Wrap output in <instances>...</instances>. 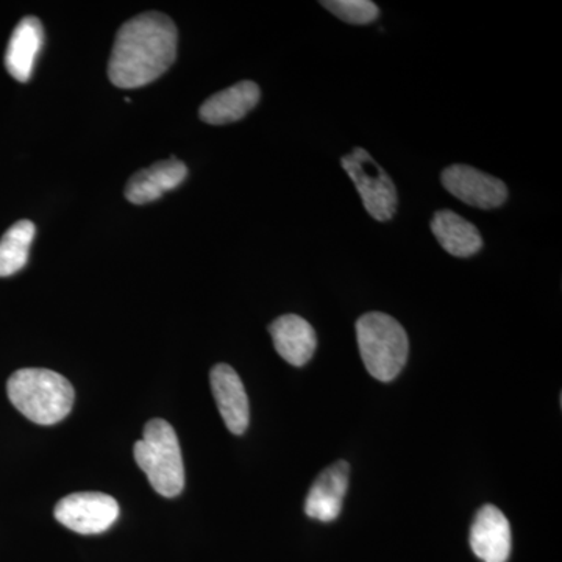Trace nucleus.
Instances as JSON below:
<instances>
[{
  "label": "nucleus",
  "mask_w": 562,
  "mask_h": 562,
  "mask_svg": "<svg viewBox=\"0 0 562 562\" xmlns=\"http://www.w3.org/2000/svg\"><path fill=\"white\" fill-rule=\"evenodd\" d=\"M43 24L38 18L27 16L14 27L5 52V68L14 80H31L33 66L43 47Z\"/></svg>",
  "instance_id": "obj_14"
},
{
  "label": "nucleus",
  "mask_w": 562,
  "mask_h": 562,
  "mask_svg": "<svg viewBox=\"0 0 562 562\" xmlns=\"http://www.w3.org/2000/svg\"><path fill=\"white\" fill-rule=\"evenodd\" d=\"M188 177V168L176 157L155 162L147 169H140L125 187V198L135 205H146L158 201L162 194L176 190Z\"/></svg>",
  "instance_id": "obj_11"
},
{
  "label": "nucleus",
  "mask_w": 562,
  "mask_h": 562,
  "mask_svg": "<svg viewBox=\"0 0 562 562\" xmlns=\"http://www.w3.org/2000/svg\"><path fill=\"white\" fill-rule=\"evenodd\" d=\"M214 401L228 431L244 435L250 422V406L247 392L235 369L228 364L214 366L210 373Z\"/></svg>",
  "instance_id": "obj_9"
},
{
  "label": "nucleus",
  "mask_w": 562,
  "mask_h": 562,
  "mask_svg": "<svg viewBox=\"0 0 562 562\" xmlns=\"http://www.w3.org/2000/svg\"><path fill=\"white\" fill-rule=\"evenodd\" d=\"M269 333L277 353L295 368L310 362L317 349L316 331L308 321L297 314H286L273 321Z\"/></svg>",
  "instance_id": "obj_12"
},
{
  "label": "nucleus",
  "mask_w": 562,
  "mask_h": 562,
  "mask_svg": "<svg viewBox=\"0 0 562 562\" xmlns=\"http://www.w3.org/2000/svg\"><path fill=\"white\" fill-rule=\"evenodd\" d=\"M512 525L494 505L479 509L471 527V547L483 562H506L512 554Z\"/></svg>",
  "instance_id": "obj_8"
},
{
  "label": "nucleus",
  "mask_w": 562,
  "mask_h": 562,
  "mask_svg": "<svg viewBox=\"0 0 562 562\" xmlns=\"http://www.w3.org/2000/svg\"><path fill=\"white\" fill-rule=\"evenodd\" d=\"M54 516L79 535H101L120 517V503L102 492H76L57 503Z\"/></svg>",
  "instance_id": "obj_6"
},
{
  "label": "nucleus",
  "mask_w": 562,
  "mask_h": 562,
  "mask_svg": "<svg viewBox=\"0 0 562 562\" xmlns=\"http://www.w3.org/2000/svg\"><path fill=\"white\" fill-rule=\"evenodd\" d=\"M357 341L366 369L379 382L397 379L408 361V335L401 322L387 314L361 316L357 321Z\"/></svg>",
  "instance_id": "obj_3"
},
{
  "label": "nucleus",
  "mask_w": 562,
  "mask_h": 562,
  "mask_svg": "<svg viewBox=\"0 0 562 562\" xmlns=\"http://www.w3.org/2000/svg\"><path fill=\"white\" fill-rule=\"evenodd\" d=\"M133 453L136 464L158 494L168 498L181 494L184 487L183 458L171 424L162 419L147 422L143 439L135 443Z\"/></svg>",
  "instance_id": "obj_4"
},
{
  "label": "nucleus",
  "mask_w": 562,
  "mask_h": 562,
  "mask_svg": "<svg viewBox=\"0 0 562 562\" xmlns=\"http://www.w3.org/2000/svg\"><path fill=\"white\" fill-rule=\"evenodd\" d=\"M330 13L347 24H371L379 18L380 10L371 0H324L321 2Z\"/></svg>",
  "instance_id": "obj_17"
},
{
  "label": "nucleus",
  "mask_w": 562,
  "mask_h": 562,
  "mask_svg": "<svg viewBox=\"0 0 562 562\" xmlns=\"http://www.w3.org/2000/svg\"><path fill=\"white\" fill-rule=\"evenodd\" d=\"M14 408L40 425H54L70 413L76 398L72 384L49 369H20L7 383Z\"/></svg>",
  "instance_id": "obj_2"
},
{
  "label": "nucleus",
  "mask_w": 562,
  "mask_h": 562,
  "mask_svg": "<svg viewBox=\"0 0 562 562\" xmlns=\"http://www.w3.org/2000/svg\"><path fill=\"white\" fill-rule=\"evenodd\" d=\"M35 224L24 220L16 222L0 239V277L20 272L29 261V251L35 238Z\"/></svg>",
  "instance_id": "obj_16"
},
{
  "label": "nucleus",
  "mask_w": 562,
  "mask_h": 562,
  "mask_svg": "<svg viewBox=\"0 0 562 562\" xmlns=\"http://www.w3.org/2000/svg\"><path fill=\"white\" fill-rule=\"evenodd\" d=\"M344 171L360 192L364 209L379 222L392 220L397 213V188L368 150L355 147L341 158Z\"/></svg>",
  "instance_id": "obj_5"
},
{
  "label": "nucleus",
  "mask_w": 562,
  "mask_h": 562,
  "mask_svg": "<svg viewBox=\"0 0 562 562\" xmlns=\"http://www.w3.org/2000/svg\"><path fill=\"white\" fill-rule=\"evenodd\" d=\"M179 32L171 18L144 13L125 22L114 40L109 77L122 90L144 87L160 79L177 58Z\"/></svg>",
  "instance_id": "obj_1"
},
{
  "label": "nucleus",
  "mask_w": 562,
  "mask_h": 562,
  "mask_svg": "<svg viewBox=\"0 0 562 562\" xmlns=\"http://www.w3.org/2000/svg\"><path fill=\"white\" fill-rule=\"evenodd\" d=\"M350 465L338 461L317 476L306 495L305 514L319 522H333L342 512L344 497L349 490Z\"/></svg>",
  "instance_id": "obj_10"
},
{
  "label": "nucleus",
  "mask_w": 562,
  "mask_h": 562,
  "mask_svg": "<svg viewBox=\"0 0 562 562\" xmlns=\"http://www.w3.org/2000/svg\"><path fill=\"white\" fill-rule=\"evenodd\" d=\"M430 227L442 249L452 257L469 258L483 249L479 228L452 210L436 211Z\"/></svg>",
  "instance_id": "obj_15"
},
{
  "label": "nucleus",
  "mask_w": 562,
  "mask_h": 562,
  "mask_svg": "<svg viewBox=\"0 0 562 562\" xmlns=\"http://www.w3.org/2000/svg\"><path fill=\"white\" fill-rule=\"evenodd\" d=\"M441 183L453 198L473 209L494 210L508 201V188L501 179L472 166H449L441 173Z\"/></svg>",
  "instance_id": "obj_7"
},
{
  "label": "nucleus",
  "mask_w": 562,
  "mask_h": 562,
  "mask_svg": "<svg viewBox=\"0 0 562 562\" xmlns=\"http://www.w3.org/2000/svg\"><path fill=\"white\" fill-rule=\"evenodd\" d=\"M261 91L255 81L243 80L216 92L202 103L201 120L211 125L232 124L243 120L260 102Z\"/></svg>",
  "instance_id": "obj_13"
}]
</instances>
